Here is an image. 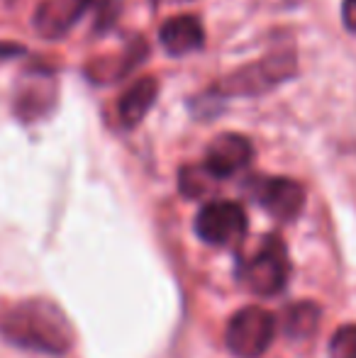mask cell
<instances>
[{"instance_id": "cell-8", "label": "cell", "mask_w": 356, "mask_h": 358, "mask_svg": "<svg viewBox=\"0 0 356 358\" xmlns=\"http://www.w3.org/2000/svg\"><path fill=\"white\" fill-rule=\"evenodd\" d=\"M254 159V146L242 134H220L210 142L205 151V166L218 176L220 180L229 178V176L239 173L247 169Z\"/></svg>"}, {"instance_id": "cell-7", "label": "cell", "mask_w": 356, "mask_h": 358, "mask_svg": "<svg viewBox=\"0 0 356 358\" xmlns=\"http://www.w3.org/2000/svg\"><path fill=\"white\" fill-rule=\"evenodd\" d=\"M93 0H42L34 10V32L42 39H62L88 13Z\"/></svg>"}, {"instance_id": "cell-13", "label": "cell", "mask_w": 356, "mask_h": 358, "mask_svg": "<svg viewBox=\"0 0 356 358\" xmlns=\"http://www.w3.org/2000/svg\"><path fill=\"white\" fill-rule=\"evenodd\" d=\"M220 183V178L208 169L205 164L200 166H183L178 173V188L185 198L195 200V198H203V195L213 193L215 185Z\"/></svg>"}, {"instance_id": "cell-3", "label": "cell", "mask_w": 356, "mask_h": 358, "mask_svg": "<svg viewBox=\"0 0 356 358\" xmlns=\"http://www.w3.org/2000/svg\"><path fill=\"white\" fill-rule=\"evenodd\" d=\"M276 334V320L264 307H244L232 315L225 331L227 349L239 358H259L271 346Z\"/></svg>"}, {"instance_id": "cell-15", "label": "cell", "mask_w": 356, "mask_h": 358, "mask_svg": "<svg viewBox=\"0 0 356 358\" xmlns=\"http://www.w3.org/2000/svg\"><path fill=\"white\" fill-rule=\"evenodd\" d=\"M329 358H356V324L334 331L329 341Z\"/></svg>"}, {"instance_id": "cell-9", "label": "cell", "mask_w": 356, "mask_h": 358, "mask_svg": "<svg viewBox=\"0 0 356 358\" xmlns=\"http://www.w3.org/2000/svg\"><path fill=\"white\" fill-rule=\"evenodd\" d=\"M159 39L171 57H185V54L198 52L203 47L205 29L200 24V17H195V15H176L162 24Z\"/></svg>"}, {"instance_id": "cell-18", "label": "cell", "mask_w": 356, "mask_h": 358, "mask_svg": "<svg viewBox=\"0 0 356 358\" xmlns=\"http://www.w3.org/2000/svg\"><path fill=\"white\" fill-rule=\"evenodd\" d=\"M154 3H157V5H164V3H169V0H154ZM173 3H176V0H173Z\"/></svg>"}, {"instance_id": "cell-5", "label": "cell", "mask_w": 356, "mask_h": 358, "mask_svg": "<svg viewBox=\"0 0 356 358\" xmlns=\"http://www.w3.org/2000/svg\"><path fill=\"white\" fill-rule=\"evenodd\" d=\"M295 76V57L290 52H278L262 59L257 64L234 71L229 78H225L222 93L225 95H259L276 88L278 83Z\"/></svg>"}, {"instance_id": "cell-2", "label": "cell", "mask_w": 356, "mask_h": 358, "mask_svg": "<svg viewBox=\"0 0 356 358\" xmlns=\"http://www.w3.org/2000/svg\"><path fill=\"white\" fill-rule=\"evenodd\" d=\"M290 259L278 234L259 239L257 249L239 259V280L257 295H276L288 283Z\"/></svg>"}, {"instance_id": "cell-17", "label": "cell", "mask_w": 356, "mask_h": 358, "mask_svg": "<svg viewBox=\"0 0 356 358\" xmlns=\"http://www.w3.org/2000/svg\"><path fill=\"white\" fill-rule=\"evenodd\" d=\"M342 20L349 32H356V0H344L342 3Z\"/></svg>"}, {"instance_id": "cell-12", "label": "cell", "mask_w": 356, "mask_h": 358, "mask_svg": "<svg viewBox=\"0 0 356 358\" xmlns=\"http://www.w3.org/2000/svg\"><path fill=\"white\" fill-rule=\"evenodd\" d=\"M320 307L315 302H295L283 312V329L293 339H305L318 329Z\"/></svg>"}, {"instance_id": "cell-14", "label": "cell", "mask_w": 356, "mask_h": 358, "mask_svg": "<svg viewBox=\"0 0 356 358\" xmlns=\"http://www.w3.org/2000/svg\"><path fill=\"white\" fill-rule=\"evenodd\" d=\"M47 80L49 78H42V76L32 78V90H29V93H20L17 103H15V113H20L22 117H37V115L44 113V110L39 108V103H44L47 108H52L54 90H47V93H42V85L47 83Z\"/></svg>"}, {"instance_id": "cell-6", "label": "cell", "mask_w": 356, "mask_h": 358, "mask_svg": "<svg viewBox=\"0 0 356 358\" xmlns=\"http://www.w3.org/2000/svg\"><path fill=\"white\" fill-rule=\"evenodd\" d=\"M247 190L264 210L280 222L295 220L305 208V188L283 176H257L247 183Z\"/></svg>"}, {"instance_id": "cell-11", "label": "cell", "mask_w": 356, "mask_h": 358, "mask_svg": "<svg viewBox=\"0 0 356 358\" xmlns=\"http://www.w3.org/2000/svg\"><path fill=\"white\" fill-rule=\"evenodd\" d=\"M144 57H147V44H144L142 37H134L127 42L122 54L110 59V62H115V64H90L88 76L93 80H98V83H110V80L122 78V76H127L134 66H139Z\"/></svg>"}, {"instance_id": "cell-16", "label": "cell", "mask_w": 356, "mask_h": 358, "mask_svg": "<svg viewBox=\"0 0 356 358\" xmlns=\"http://www.w3.org/2000/svg\"><path fill=\"white\" fill-rule=\"evenodd\" d=\"M98 13H95V29L98 32H108L120 17V10H122V0H98L95 3Z\"/></svg>"}, {"instance_id": "cell-1", "label": "cell", "mask_w": 356, "mask_h": 358, "mask_svg": "<svg viewBox=\"0 0 356 358\" xmlns=\"http://www.w3.org/2000/svg\"><path fill=\"white\" fill-rule=\"evenodd\" d=\"M0 329L13 344L42 354H64L73 341V329L54 302L27 300L5 312Z\"/></svg>"}, {"instance_id": "cell-10", "label": "cell", "mask_w": 356, "mask_h": 358, "mask_svg": "<svg viewBox=\"0 0 356 358\" xmlns=\"http://www.w3.org/2000/svg\"><path fill=\"white\" fill-rule=\"evenodd\" d=\"M159 98V80L152 76H144V78L134 80L122 95H120L118 103V120L122 127L132 129L147 117V113L154 108Z\"/></svg>"}, {"instance_id": "cell-4", "label": "cell", "mask_w": 356, "mask_h": 358, "mask_svg": "<svg viewBox=\"0 0 356 358\" xmlns=\"http://www.w3.org/2000/svg\"><path fill=\"white\" fill-rule=\"evenodd\" d=\"M195 234L210 246H234L247 234V213L232 200H213L195 217Z\"/></svg>"}]
</instances>
